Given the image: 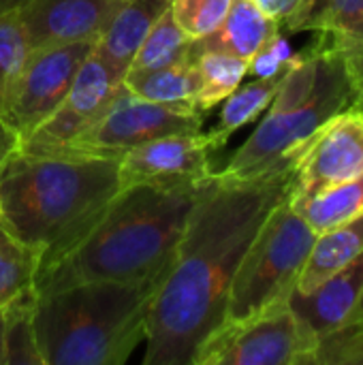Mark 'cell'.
I'll list each match as a JSON object with an SVG mask.
<instances>
[{
	"label": "cell",
	"instance_id": "6da1fadb",
	"mask_svg": "<svg viewBox=\"0 0 363 365\" xmlns=\"http://www.w3.org/2000/svg\"><path fill=\"white\" fill-rule=\"evenodd\" d=\"M293 171L227 180L214 173L154 295L143 365H190L199 344L227 314L235 269L270 212L289 197Z\"/></svg>",
	"mask_w": 363,
	"mask_h": 365
},
{
	"label": "cell",
	"instance_id": "7a4b0ae2",
	"mask_svg": "<svg viewBox=\"0 0 363 365\" xmlns=\"http://www.w3.org/2000/svg\"><path fill=\"white\" fill-rule=\"evenodd\" d=\"M203 182H141L124 186L98 225L62 259L39 269L36 295L90 280L148 282L173 265Z\"/></svg>",
	"mask_w": 363,
	"mask_h": 365
},
{
	"label": "cell",
	"instance_id": "3957f363",
	"mask_svg": "<svg viewBox=\"0 0 363 365\" xmlns=\"http://www.w3.org/2000/svg\"><path fill=\"white\" fill-rule=\"evenodd\" d=\"M122 190L113 156L19 150L0 169V220L47 267L71 252Z\"/></svg>",
	"mask_w": 363,
	"mask_h": 365
},
{
	"label": "cell",
	"instance_id": "277c9868",
	"mask_svg": "<svg viewBox=\"0 0 363 365\" xmlns=\"http://www.w3.org/2000/svg\"><path fill=\"white\" fill-rule=\"evenodd\" d=\"M160 280H90L36 295L34 331L45 365L126 364L145 340Z\"/></svg>",
	"mask_w": 363,
	"mask_h": 365
},
{
	"label": "cell",
	"instance_id": "5b68a950",
	"mask_svg": "<svg viewBox=\"0 0 363 365\" xmlns=\"http://www.w3.org/2000/svg\"><path fill=\"white\" fill-rule=\"evenodd\" d=\"M323 45L312 94L293 107L270 105L252 135L235 150L223 171L227 180H255L293 171L300 150L334 115L351 109L357 88L340 51L315 32Z\"/></svg>",
	"mask_w": 363,
	"mask_h": 365
},
{
	"label": "cell",
	"instance_id": "8992f818",
	"mask_svg": "<svg viewBox=\"0 0 363 365\" xmlns=\"http://www.w3.org/2000/svg\"><path fill=\"white\" fill-rule=\"evenodd\" d=\"M317 233L282 199L265 218L244 252L227 302L223 323L246 321L289 299L315 246Z\"/></svg>",
	"mask_w": 363,
	"mask_h": 365
},
{
	"label": "cell",
	"instance_id": "52a82bcc",
	"mask_svg": "<svg viewBox=\"0 0 363 365\" xmlns=\"http://www.w3.org/2000/svg\"><path fill=\"white\" fill-rule=\"evenodd\" d=\"M321 340L289 299L237 323H223L195 351L190 365H317Z\"/></svg>",
	"mask_w": 363,
	"mask_h": 365
},
{
	"label": "cell",
	"instance_id": "ba28073f",
	"mask_svg": "<svg viewBox=\"0 0 363 365\" xmlns=\"http://www.w3.org/2000/svg\"><path fill=\"white\" fill-rule=\"evenodd\" d=\"M203 111L193 103H156L124 92L71 145L49 154H92L118 158L145 141L203 130ZM41 154V152H39Z\"/></svg>",
	"mask_w": 363,
	"mask_h": 365
},
{
	"label": "cell",
	"instance_id": "9c48e42d",
	"mask_svg": "<svg viewBox=\"0 0 363 365\" xmlns=\"http://www.w3.org/2000/svg\"><path fill=\"white\" fill-rule=\"evenodd\" d=\"M94 43L96 41H79L32 49L4 115L21 141L56 113L73 86L77 71L92 53Z\"/></svg>",
	"mask_w": 363,
	"mask_h": 365
},
{
	"label": "cell",
	"instance_id": "30bf717a",
	"mask_svg": "<svg viewBox=\"0 0 363 365\" xmlns=\"http://www.w3.org/2000/svg\"><path fill=\"white\" fill-rule=\"evenodd\" d=\"M362 173L363 113L351 107L327 120L300 150L289 197H312Z\"/></svg>",
	"mask_w": 363,
	"mask_h": 365
},
{
	"label": "cell",
	"instance_id": "8fae6325",
	"mask_svg": "<svg viewBox=\"0 0 363 365\" xmlns=\"http://www.w3.org/2000/svg\"><path fill=\"white\" fill-rule=\"evenodd\" d=\"M122 92L124 77L116 73L105 60H101L92 49V53L77 71L75 81L56 113L43 122L26 141H21V150L49 154L71 145L92 124L98 122V118Z\"/></svg>",
	"mask_w": 363,
	"mask_h": 365
},
{
	"label": "cell",
	"instance_id": "7c38bea8",
	"mask_svg": "<svg viewBox=\"0 0 363 365\" xmlns=\"http://www.w3.org/2000/svg\"><path fill=\"white\" fill-rule=\"evenodd\" d=\"M227 145L214 130L167 135L135 145L118 156L122 188L141 182H203L214 169V154Z\"/></svg>",
	"mask_w": 363,
	"mask_h": 365
},
{
	"label": "cell",
	"instance_id": "4fadbf2b",
	"mask_svg": "<svg viewBox=\"0 0 363 365\" xmlns=\"http://www.w3.org/2000/svg\"><path fill=\"white\" fill-rule=\"evenodd\" d=\"M126 0H26L17 13L30 49L96 41Z\"/></svg>",
	"mask_w": 363,
	"mask_h": 365
},
{
	"label": "cell",
	"instance_id": "5bb4252c",
	"mask_svg": "<svg viewBox=\"0 0 363 365\" xmlns=\"http://www.w3.org/2000/svg\"><path fill=\"white\" fill-rule=\"evenodd\" d=\"M363 291V252L308 293L293 289L289 304L308 329L323 340L351 317Z\"/></svg>",
	"mask_w": 363,
	"mask_h": 365
},
{
	"label": "cell",
	"instance_id": "9a60e30c",
	"mask_svg": "<svg viewBox=\"0 0 363 365\" xmlns=\"http://www.w3.org/2000/svg\"><path fill=\"white\" fill-rule=\"evenodd\" d=\"M169 4L171 0H126L96 38L94 53L124 77L141 41Z\"/></svg>",
	"mask_w": 363,
	"mask_h": 365
},
{
	"label": "cell",
	"instance_id": "2e32d148",
	"mask_svg": "<svg viewBox=\"0 0 363 365\" xmlns=\"http://www.w3.org/2000/svg\"><path fill=\"white\" fill-rule=\"evenodd\" d=\"M278 30L280 26L270 19L255 0H231L225 21L212 34L193 41V49L225 51L250 62V58Z\"/></svg>",
	"mask_w": 363,
	"mask_h": 365
},
{
	"label": "cell",
	"instance_id": "e0dca14e",
	"mask_svg": "<svg viewBox=\"0 0 363 365\" xmlns=\"http://www.w3.org/2000/svg\"><path fill=\"white\" fill-rule=\"evenodd\" d=\"M319 32L353 71L363 60V0H315L300 30Z\"/></svg>",
	"mask_w": 363,
	"mask_h": 365
},
{
	"label": "cell",
	"instance_id": "ac0fdd59",
	"mask_svg": "<svg viewBox=\"0 0 363 365\" xmlns=\"http://www.w3.org/2000/svg\"><path fill=\"white\" fill-rule=\"evenodd\" d=\"M363 252V212L317 235L295 291L308 293Z\"/></svg>",
	"mask_w": 363,
	"mask_h": 365
},
{
	"label": "cell",
	"instance_id": "d6986e66",
	"mask_svg": "<svg viewBox=\"0 0 363 365\" xmlns=\"http://www.w3.org/2000/svg\"><path fill=\"white\" fill-rule=\"evenodd\" d=\"M126 92L156 103H193L199 90V71L195 56L163 68L124 75Z\"/></svg>",
	"mask_w": 363,
	"mask_h": 365
},
{
	"label": "cell",
	"instance_id": "ffe728a7",
	"mask_svg": "<svg viewBox=\"0 0 363 365\" xmlns=\"http://www.w3.org/2000/svg\"><path fill=\"white\" fill-rule=\"evenodd\" d=\"M289 203L306 220V225L321 235L363 212V173L312 197H289Z\"/></svg>",
	"mask_w": 363,
	"mask_h": 365
},
{
	"label": "cell",
	"instance_id": "44dd1931",
	"mask_svg": "<svg viewBox=\"0 0 363 365\" xmlns=\"http://www.w3.org/2000/svg\"><path fill=\"white\" fill-rule=\"evenodd\" d=\"M199 90L195 96V107L203 113L220 105L248 75V60L225 53V51H197L193 49Z\"/></svg>",
	"mask_w": 363,
	"mask_h": 365
},
{
	"label": "cell",
	"instance_id": "7402d4cb",
	"mask_svg": "<svg viewBox=\"0 0 363 365\" xmlns=\"http://www.w3.org/2000/svg\"><path fill=\"white\" fill-rule=\"evenodd\" d=\"M188 58H193V38L175 24L171 11L167 9L141 41L126 73L154 71Z\"/></svg>",
	"mask_w": 363,
	"mask_h": 365
},
{
	"label": "cell",
	"instance_id": "603a6c76",
	"mask_svg": "<svg viewBox=\"0 0 363 365\" xmlns=\"http://www.w3.org/2000/svg\"><path fill=\"white\" fill-rule=\"evenodd\" d=\"M36 291L30 289L13 299L4 314V365H45L34 331Z\"/></svg>",
	"mask_w": 363,
	"mask_h": 365
},
{
	"label": "cell",
	"instance_id": "cb8c5ba5",
	"mask_svg": "<svg viewBox=\"0 0 363 365\" xmlns=\"http://www.w3.org/2000/svg\"><path fill=\"white\" fill-rule=\"evenodd\" d=\"M41 252L17 240L0 220V310L34 289Z\"/></svg>",
	"mask_w": 363,
	"mask_h": 365
},
{
	"label": "cell",
	"instance_id": "d4e9b609",
	"mask_svg": "<svg viewBox=\"0 0 363 365\" xmlns=\"http://www.w3.org/2000/svg\"><path fill=\"white\" fill-rule=\"evenodd\" d=\"M285 75V73H282ZM282 75L276 77H265L259 79L255 77L248 83H240L225 101H223V109H220V118L218 124L214 128V133L229 141V137L244 128L246 124L255 122L261 113H265V109L270 107L272 98L278 92V86L282 81Z\"/></svg>",
	"mask_w": 363,
	"mask_h": 365
},
{
	"label": "cell",
	"instance_id": "484cf974",
	"mask_svg": "<svg viewBox=\"0 0 363 365\" xmlns=\"http://www.w3.org/2000/svg\"><path fill=\"white\" fill-rule=\"evenodd\" d=\"M30 53L32 49L19 13L9 11L0 15V118L6 115L11 94Z\"/></svg>",
	"mask_w": 363,
	"mask_h": 365
},
{
	"label": "cell",
	"instance_id": "4316f807",
	"mask_svg": "<svg viewBox=\"0 0 363 365\" xmlns=\"http://www.w3.org/2000/svg\"><path fill=\"white\" fill-rule=\"evenodd\" d=\"M229 6L231 0H171L169 11L175 24L193 41H199L225 21Z\"/></svg>",
	"mask_w": 363,
	"mask_h": 365
},
{
	"label": "cell",
	"instance_id": "83f0119b",
	"mask_svg": "<svg viewBox=\"0 0 363 365\" xmlns=\"http://www.w3.org/2000/svg\"><path fill=\"white\" fill-rule=\"evenodd\" d=\"M317 365H363V325L340 327L319 344Z\"/></svg>",
	"mask_w": 363,
	"mask_h": 365
},
{
	"label": "cell",
	"instance_id": "f1b7e54d",
	"mask_svg": "<svg viewBox=\"0 0 363 365\" xmlns=\"http://www.w3.org/2000/svg\"><path fill=\"white\" fill-rule=\"evenodd\" d=\"M293 60V49L285 36V30H278L267 38V43L250 58L248 62V75L265 79L276 77L287 71V66Z\"/></svg>",
	"mask_w": 363,
	"mask_h": 365
},
{
	"label": "cell",
	"instance_id": "f546056e",
	"mask_svg": "<svg viewBox=\"0 0 363 365\" xmlns=\"http://www.w3.org/2000/svg\"><path fill=\"white\" fill-rule=\"evenodd\" d=\"M255 2L270 19H274L280 26V30L287 32H297L300 24L306 19V15L315 4V0H255Z\"/></svg>",
	"mask_w": 363,
	"mask_h": 365
},
{
	"label": "cell",
	"instance_id": "4dcf8cb0",
	"mask_svg": "<svg viewBox=\"0 0 363 365\" xmlns=\"http://www.w3.org/2000/svg\"><path fill=\"white\" fill-rule=\"evenodd\" d=\"M19 150H21V137L6 124L4 118H0V169Z\"/></svg>",
	"mask_w": 363,
	"mask_h": 365
},
{
	"label": "cell",
	"instance_id": "1f68e13d",
	"mask_svg": "<svg viewBox=\"0 0 363 365\" xmlns=\"http://www.w3.org/2000/svg\"><path fill=\"white\" fill-rule=\"evenodd\" d=\"M351 77L355 81V88H357V98H355V109H359L363 113V60L351 71Z\"/></svg>",
	"mask_w": 363,
	"mask_h": 365
},
{
	"label": "cell",
	"instance_id": "d6a6232c",
	"mask_svg": "<svg viewBox=\"0 0 363 365\" xmlns=\"http://www.w3.org/2000/svg\"><path fill=\"white\" fill-rule=\"evenodd\" d=\"M357 325H363V291L359 299H357V304H355V308H353V312H351V317L347 319V323L342 327H357Z\"/></svg>",
	"mask_w": 363,
	"mask_h": 365
},
{
	"label": "cell",
	"instance_id": "836d02e7",
	"mask_svg": "<svg viewBox=\"0 0 363 365\" xmlns=\"http://www.w3.org/2000/svg\"><path fill=\"white\" fill-rule=\"evenodd\" d=\"M26 0H0V15L9 13V11H17Z\"/></svg>",
	"mask_w": 363,
	"mask_h": 365
},
{
	"label": "cell",
	"instance_id": "e575fe53",
	"mask_svg": "<svg viewBox=\"0 0 363 365\" xmlns=\"http://www.w3.org/2000/svg\"><path fill=\"white\" fill-rule=\"evenodd\" d=\"M0 365H4V314L0 310Z\"/></svg>",
	"mask_w": 363,
	"mask_h": 365
}]
</instances>
